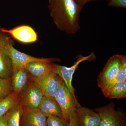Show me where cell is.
I'll return each instance as SVG.
<instances>
[{
	"instance_id": "12",
	"label": "cell",
	"mask_w": 126,
	"mask_h": 126,
	"mask_svg": "<svg viewBox=\"0 0 126 126\" xmlns=\"http://www.w3.org/2000/svg\"><path fill=\"white\" fill-rule=\"evenodd\" d=\"M4 34H0V78H11L13 75V67L11 60L4 45Z\"/></svg>"
},
{
	"instance_id": "18",
	"label": "cell",
	"mask_w": 126,
	"mask_h": 126,
	"mask_svg": "<svg viewBox=\"0 0 126 126\" xmlns=\"http://www.w3.org/2000/svg\"><path fill=\"white\" fill-rule=\"evenodd\" d=\"M23 111L20 104L16 105L6 113L7 126H20L21 117Z\"/></svg>"
},
{
	"instance_id": "20",
	"label": "cell",
	"mask_w": 126,
	"mask_h": 126,
	"mask_svg": "<svg viewBox=\"0 0 126 126\" xmlns=\"http://www.w3.org/2000/svg\"><path fill=\"white\" fill-rule=\"evenodd\" d=\"M11 78H0V100L10 93L12 86Z\"/></svg>"
},
{
	"instance_id": "11",
	"label": "cell",
	"mask_w": 126,
	"mask_h": 126,
	"mask_svg": "<svg viewBox=\"0 0 126 126\" xmlns=\"http://www.w3.org/2000/svg\"><path fill=\"white\" fill-rule=\"evenodd\" d=\"M47 118L38 109H23L20 126H46Z\"/></svg>"
},
{
	"instance_id": "14",
	"label": "cell",
	"mask_w": 126,
	"mask_h": 126,
	"mask_svg": "<svg viewBox=\"0 0 126 126\" xmlns=\"http://www.w3.org/2000/svg\"><path fill=\"white\" fill-rule=\"evenodd\" d=\"M38 109L47 117L56 116L63 118L61 109L55 99L44 96Z\"/></svg>"
},
{
	"instance_id": "13",
	"label": "cell",
	"mask_w": 126,
	"mask_h": 126,
	"mask_svg": "<svg viewBox=\"0 0 126 126\" xmlns=\"http://www.w3.org/2000/svg\"><path fill=\"white\" fill-rule=\"evenodd\" d=\"M52 64L42 61H35L26 64L24 68L30 76L39 78L53 71Z\"/></svg>"
},
{
	"instance_id": "2",
	"label": "cell",
	"mask_w": 126,
	"mask_h": 126,
	"mask_svg": "<svg viewBox=\"0 0 126 126\" xmlns=\"http://www.w3.org/2000/svg\"><path fill=\"white\" fill-rule=\"evenodd\" d=\"M58 89L55 99L61 109L63 118L69 123L70 117L79 108L81 107L75 96L69 90L61 78L59 77Z\"/></svg>"
},
{
	"instance_id": "9",
	"label": "cell",
	"mask_w": 126,
	"mask_h": 126,
	"mask_svg": "<svg viewBox=\"0 0 126 126\" xmlns=\"http://www.w3.org/2000/svg\"><path fill=\"white\" fill-rule=\"evenodd\" d=\"M3 33H7L21 43L28 44L36 42L38 40L37 34L33 29L27 25H21L10 30L1 29Z\"/></svg>"
},
{
	"instance_id": "22",
	"label": "cell",
	"mask_w": 126,
	"mask_h": 126,
	"mask_svg": "<svg viewBox=\"0 0 126 126\" xmlns=\"http://www.w3.org/2000/svg\"><path fill=\"white\" fill-rule=\"evenodd\" d=\"M108 5L110 7L126 8V0H110Z\"/></svg>"
},
{
	"instance_id": "10",
	"label": "cell",
	"mask_w": 126,
	"mask_h": 126,
	"mask_svg": "<svg viewBox=\"0 0 126 126\" xmlns=\"http://www.w3.org/2000/svg\"><path fill=\"white\" fill-rule=\"evenodd\" d=\"M77 126H99L101 118L99 114L93 110L81 106L75 111Z\"/></svg>"
},
{
	"instance_id": "6",
	"label": "cell",
	"mask_w": 126,
	"mask_h": 126,
	"mask_svg": "<svg viewBox=\"0 0 126 126\" xmlns=\"http://www.w3.org/2000/svg\"><path fill=\"white\" fill-rule=\"evenodd\" d=\"M123 55L116 54L109 59L97 79V83L101 90L113 80L119 70Z\"/></svg>"
},
{
	"instance_id": "16",
	"label": "cell",
	"mask_w": 126,
	"mask_h": 126,
	"mask_svg": "<svg viewBox=\"0 0 126 126\" xmlns=\"http://www.w3.org/2000/svg\"><path fill=\"white\" fill-rule=\"evenodd\" d=\"M104 96L109 98H123L126 97V81L111 84L102 90Z\"/></svg>"
},
{
	"instance_id": "19",
	"label": "cell",
	"mask_w": 126,
	"mask_h": 126,
	"mask_svg": "<svg viewBox=\"0 0 126 126\" xmlns=\"http://www.w3.org/2000/svg\"><path fill=\"white\" fill-rule=\"evenodd\" d=\"M124 81H126V56L123 55L117 74L113 80L108 86Z\"/></svg>"
},
{
	"instance_id": "24",
	"label": "cell",
	"mask_w": 126,
	"mask_h": 126,
	"mask_svg": "<svg viewBox=\"0 0 126 126\" xmlns=\"http://www.w3.org/2000/svg\"><path fill=\"white\" fill-rule=\"evenodd\" d=\"M68 126H77V117L75 111L70 117Z\"/></svg>"
},
{
	"instance_id": "8",
	"label": "cell",
	"mask_w": 126,
	"mask_h": 126,
	"mask_svg": "<svg viewBox=\"0 0 126 126\" xmlns=\"http://www.w3.org/2000/svg\"><path fill=\"white\" fill-rule=\"evenodd\" d=\"M22 105L23 109L38 108L44 95L40 90L33 82L30 83L23 90Z\"/></svg>"
},
{
	"instance_id": "1",
	"label": "cell",
	"mask_w": 126,
	"mask_h": 126,
	"mask_svg": "<svg viewBox=\"0 0 126 126\" xmlns=\"http://www.w3.org/2000/svg\"><path fill=\"white\" fill-rule=\"evenodd\" d=\"M48 8L59 30L74 34L80 30L79 17L83 7L75 0H49Z\"/></svg>"
},
{
	"instance_id": "17",
	"label": "cell",
	"mask_w": 126,
	"mask_h": 126,
	"mask_svg": "<svg viewBox=\"0 0 126 126\" xmlns=\"http://www.w3.org/2000/svg\"><path fill=\"white\" fill-rule=\"evenodd\" d=\"M19 99L17 94L13 92L0 100V118L16 105H19Z\"/></svg>"
},
{
	"instance_id": "7",
	"label": "cell",
	"mask_w": 126,
	"mask_h": 126,
	"mask_svg": "<svg viewBox=\"0 0 126 126\" xmlns=\"http://www.w3.org/2000/svg\"><path fill=\"white\" fill-rule=\"evenodd\" d=\"M30 77L32 79V82L40 90L44 96L55 99L59 88L58 75L52 71L39 78Z\"/></svg>"
},
{
	"instance_id": "25",
	"label": "cell",
	"mask_w": 126,
	"mask_h": 126,
	"mask_svg": "<svg viewBox=\"0 0 126 126\" xmlns=\"http://www.w3.org/2000/svg\"><path fill=\"white\" fill-rule=\"evenodd\" d=\"M0 126H7L6 114L0 118Z\"/></svg>"
},
{
	"instance_id": "23",
	"label": "cell",
	"mask_w": 126,
	"mask_h": 126,
	"mask_svg": "<svg viewBox=\"0 0 126 126\" xmlns=\"http://www.w3.org/2000/svg\"><path fill=\"white\" fill-rule=\"evenodd\" d=\"M79 5L83 7L88 2H92V1H95L97 0H104L109 1L110 0H75Z\"/></svg>"
},
{
	"instance_id": "4",
	"label": "cell",
	"mask_w": 126,
	"mask_h": 126,
	"mask_svg": "<svg viewBox=\"0 0 126 126\" xmlns=\"http://www.w3.org/2000/svg\"><path fill=\"white\" fill-rule=\"evenodd\" d=\"M96 58L94 53L87 56L79 54L77 56V60L70 67L53 64V71L61 78L67 87L73 94H75V90L72 84V79L77 68L79 64L86 61H92Z\"/></svg>"
},
{
	"instance_id": "3",
	"label": "cell",
	"mask_w": 126,
	"mask_h": 126,
	"mask_svg": "<svg viewBox=\"0 0 126 126\" xmlns=\"http://www.w3.org/2000/svg\"><path fill=\"white\" fill-rule=\"evenodd\" d=\"M3 41L5 49L11 60L13 73L19 69L24 67L28 63L35 61L51 63L54 61V59L35 58L20 52L14 48L11 40L5 35L3 37Z\"/></svg>"
},
{
	"instance_id": "21",
	"label": "cell",
	"mask_w": 126,
	"mask_h": 126,
	"mask_svg": "<svg viewBox=\"0 0 126 126\" xmlns=\"http://www.w3.org/2000/svg\"><path fill=\"white\" fill-rule=\"evenodd\" d=\"M69 123L62 118L50 116L47 117L46 126H68Z\"/></svg>"
},
{
	"instance_id": "5",
	"label": "cell",
	"mask_w": 126,
	"mask_h": 126,
	"mask_svg": "<svg viewBox=\"0 0 126 126\" xmlns=\"http://www.w3.org/2000/svg\"><path fill=\"white\" fill-rule=\"evenodd\" d=\"M115 104L111 103L94 110L99 114L101 122L99 126H126L125 115L115 109Z\"/></svg>"
},
{
	"instance_id": "15",
	"label": "cell",
	"mask_w": 126,
	"mask_h": 126,
	"mask_svg": "<svg viewBox=\"0 0 126 126\" xmlns=\"http://www.w3.org/2000/svg\"><path fill=\"white\" fill-rule=\"evenodd\" d=\"M29 74L24 67L14 72L12 77V85L14 92L17 94L22 92L27 85Z\"/></svg>"
}]
</instances>
